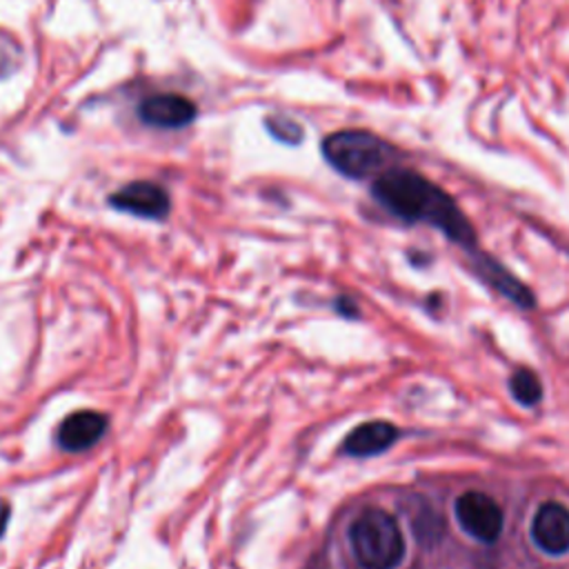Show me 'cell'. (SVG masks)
<instances>
[{
    "instance_id": "cell-4",
    "label": "cell",
    "mask_w": 569,
    "mask_h": 569,
    "mask_svg": "<svg viewBox=\"0 0 569 569\" xmlns=\"http://www.w3.org/2000/svg\"><path fill=\"white\" fill-rule=\"evenodd\" d=\"M109 204L118 211L147 218V220H162L171 209L169 193L151 180H133L109 196Z\"/></svg>"
},
{
    "instance_id": "cell-9",
    "label": "cell",
    "mask_w": 569,
    "mask_h": 569,
    "mask_svg": "<svg viewBox=\"0 0 569 569\" xmlns=\"http://www.w3.org/2000/svg\"><path fill=\"white\" fill-rule=\"evenodd\" d=\"M398 431L393 425L382 422V420H373V422H365L360 427H356L342 442V449L349 456H373L385 451L387 447L393 445Z\"/></svg>"
},
{
    "instance_id": "cell-13",
    "label": "cell",
    "mask_w": 569,
    "mask_h": 569,
    "mask_svg": "<svg viewBox=\"0 0 569 569\" xmlns=\"http://www.w3.org/2000/svg\"><path fill=\"white\" fill-rule=\"evenodd\" d=\"M20 60H22L20 44L11 36L0 31V80L7 78L9 73H13L20 64Z\"/></svg>"
},
{
    "instance_id": "cell-7",
    "label": "cell",
    "mask_w": 569,
    "mask_h": 569,
    "mask_svg": "<svg viewBox=\"0 0 569 569\" xmlns=\"http://www.w3.org/2000/svg\"><path fill=\"white\" fill-rule=\"evenodd\" d=\"M533 540L549 553H565L569 549V509L560 502H545L531 525Z\"/></svg>"
},
{
    "instance_id": "cell-12",
    "label": "cell",
    "mask_w": 569,
    "mask_h": 569,
    "mask_svg": "<svg viewBox=\"0 0 569 569\" xmlns=\"http://www.w3.org/2000/svg\"><path fill=\"white\" fill-rule=\"evenodd\" d=\"M264 127H267V131H269L276 140H280V142H284V144H298V142L302 140V136H305L302 127H300L293 118L282 116V113L267 116V118H264Z\"/></svg>"
},
{
    "instance_id": "cell-5",
    "label": "cell",
    "mask_w": 569,
    "mask_h": 569,
    "mask_svg": "<svg viewBox=\"0 0 569 569\" xmlns=\"http://www.w3.org/2000/svg\"><path fill=\"white\" fill-rule=\"evenodd\" d=\"M456 516L462 529L482 542H493L502 531L500 507L480 491L462 493L456 502Z\"/></svg>"
},
{
    "instance_id": "cell-8",
    "label": "cell",
    "mask_w": 569,
    "mask_h": 569,
    "mask_svg": "<svg viewBox=\"0 0 569 569\" xmlns=\"http://www.w3.org/2000/svg\"><path fill=\"white\" fill-rule=\"evenodd\" d=\"M107 427L109 422L104 413L82 409L64 418V422L58 429V442L67 451H84L104 436Z\"/></svg>"
},
{
    "instance_id": "cell-11",
    "label": "cell",
    "mask_w": 569,
    "mask_h": 569,
    "mask_svg": "<svg viewBox=\"0 0 569 569\" xmlns=\"http://www.w3.org/2000/svg\"><path fill=\"white\" fill-rule=\"evenodd\" d=\"M511 393L518 402L522 405H536L542 396V387H540V380L536 378L533 371L529 369H518L513 376H511Z\"/></svg>"
},
{
    "instance_id": "cell-1",
    "label": "cell",
    "mask_w": 569,
    "mask_h": 569,
    "mask_svg": "<svg viewBox=\"0 0 569 569\" xmlns=\"http://www.w3.org/2000/svg\"><path fill=\"white\" fill-rule=\"evenodd\" d=\"M371 193L393 216L409 222H429L453 242L471 244L476 238L453 198L416 171L389 169L376 178Z\"/></svg>"
},
{
    "instance_id": "cell-10",
    "label": "cell",
    "mask_w": 569,
    "mask_h": 569,
    "mask_svg": "<svg viewBox=\"0 0 569 569\" xmlns=\"http://www.w3.org/2000/svg\"><path fill=\"white\" fill-rule=\"evenodd\" d=\"M482 276L505 296H509L511 300H516L522 307L533 305V296L529 293V289L525 284H520L511 273H507L500 264L491 262V260H482Z\"/></svg>"
},
{
    "instance_id": "cell-6",
    "label": "cell",
    "mask_w": 569,
    "mask_h": 569,
    "mask_svg": "<svg viewBox=\"0 0 569 569\" xmlns=\"http://www.w3.org/2000/svg\"><path fill=\"white\" fill-rule=\"evenodd\" d=\"M196 116V104L180 93H153L138 104V118L153 129H184Z\"/></svg>"
},
{
    "instance_id": "cell-14",
    "label": "cell",
    "mask_w": 569,
    "mask_h": 569,
    "mask_svg": "<svg viewBox=\"0 0 569 569\" xmlns=\"http://www.w3.org/2000/svg\"><path fill=\"white\" fill-rule=\"evenodd\" d=\"M9 516H11V509L7 502H0V536L4 533L7 529V522H9Z\"/></svg>"
},
{
    "instance_id": "cell-3",
    "label": "cell",
    "mask_w": 569,
    "mask_h": 569,
    "mask_svg": "<svg viewBox=\"0 0 569 569\" xmlns=\"http://www.w3.org/2000/svg\"><path fill=\"white\" fill-rule=\"evenodd\" d=\"M349 542L362 569H393L405 553L400 527L382 509H365L349 529Z\"/></svg>"
},
{
    "instance_id": "cell-2",
    "label": "cell",
    "mask_w": 569,
    "mask_h": 569,
    "mask_svg": "<svg viewBox=\"0 0 569 569\" xmlns=\"http://www.w3.org/2000/svg\"><path fill=\"white\" fill-rule=\"evenodd\" d=\"M325 160L342 176L360 180L385 173L396 156V147L365 129H342L322 140Z\"/></svg>"
}]
</instances>
